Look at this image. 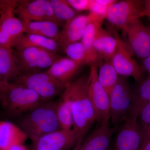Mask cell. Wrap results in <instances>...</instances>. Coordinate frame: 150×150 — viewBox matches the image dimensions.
<instances>
[{"mask_svg": "<svg viewBox=\"0 0 150 150\" xmlns=\"http://www.w3.org/2000/svg\"><path fill=\"white\" fill-rule=\"evenodd\" d=\"M85 65L69 58H62L57 60L46 72L67 86L72 82L80 69Z\"/></svg>", "mask_w": 150, "mask_h": 150, "instance_id": "cell-17", "label": "cell"}, {"mask_svg": "<svg viewBox=\"0 0 150 150\" xmlns=\"http://www.w3.org/2000/svg\"><path fill=\"white\" fill-rule=\"evenodd\" d=\"M16 1L0 0V46L12 48L16 39L25 33L23 23L14 13Z\"/></svg>", "mask_w": 150, "mask_h": 150, "instance_id": "cell-5", "label": "cell"}, {"mask_svg": "<svg viewBox=\"0 0 150 150\" xmlns=\"http://www.w3.org/2000/svg\"><path fill=\"white\" fill-rule=\"evenodd\" d=\"M147 29L148 33H149V36L150 41V25L147 26Z\"/></svg>", "mask_w": 150, "mask_h": 150, "instance_id": "cell-38", "label": "cell"}, {"mask_svg": "<svg viewBox=\"0 0 150 150\" xmlns=\"http://www.w3.org/2000/svg\"><path fill=\"white\" fill-rule=\"evenodd\" d=\"M89 75L83 76L72 82L67 87L72 101L73 130L76 134L78 144L83 137L95 121L96 115L88 96Z\"/></svg>", "mask_w": 150, "mask_h": 150, "instance_id": "cell-1", "label": "cell"}, {"mask_svg": "<svg viewBox=\"0 0 150 150\" xmlns=\"http://www.w3.org/2000/svg\"><path fill=\"white\" fill-rule=\"evenodd\" d=\"M74 150H77L76 149V147H75L74 149Z\"/></svg>", "mask_w": 150, "mask_h": 150, "instance_id": "cell-39", "label": "cell"}, {"mask_svg": "<svg viewBox=\"0 0 150 150\" xmlns=\"http://www.w3.org/2000/svg\"><path fill=\"white\" fill-rule=\"evenodd\" d=\"M33 142L34 150H68L77 144L78 141L73 129H61L46 134Z\"/></svg>", "mask_w": 150, "mask_h": 150, "instance_id": "cell-13", "label": "cell"}, {"mask_svg": "<svg viewBox=\"0 0 150 150\" xmlns=\"http://www.w3.org/2000/svg\"><path fill=\"white\" fill-rule=\"evenodd\" d=\"M133 92V100L129 118H137L146 105L150 103V76L144 80Z\"/></svg>", "mask_w": 150, "mask_h": 150, "instance_id": "cell-23", "label": "cell"}, {"mask_svg": "<svg viewBox=\"0 0 150 150\" xmlns=\"http://www.w3.org/2000/svg\"><path fill=\"white\" fill-rule=\"evenodd\" d=\"M50 2L55 16L65 23L76 16V11L71 7L67 1L50 0Z\"/></svg>", "mask_w": 150, "mask_h": 150, "instance_id": "cell-27", "label": "cell"}, {"mask_svg": "<svg viewBox=\"0 0 150 150\" xmlns=\"http://www.w3.org/2000/svg\"><path fill=\"white\" fill-rule=\"evenodd\" d=\"M109 8L100 4L97 0H91L90 6L89 11L92 13L105 19L106 18Z\"/></svg>", "mask_w": 150, "mask_h": 150, "instance_id": "cell-30", "label": "cell"}, {"mask_svg": "<svg viewBox=\"0 0 150 150\" xmlns=\"http://www.w3.org/2000/svg\"><path fill=\"white\" fill-rule=\"evenodd\" d=\"M64 52L68 58L74 61L81 62L85 65H91L85 47L81 42L70 44L65 48Z\"/></svg>", "mask_w": 150, "mask_h": 150, "instance_id": "cell-28", "label": "cell"}, {"mask_svg": "<svg viewBox=\"0 0 150 150\" xmlns=\"http://www.w3.org/2000/svg\"><path fill=\"white\" fill-rule=\"evenodd\" d=\"M117 48L111 62L118 75L131 77L138 82L144 81L143 70L132 57V52L128 45L116 33Z\"/></svg>", "mask_w": 150, "mask_h": 150, "instance_id": "cell-11", "label": "cell"}, {"mask_svg": "<svg viewBox=\"0 0 150 150\" xmlns=\"http://www.w3.org/2000/svg\"><path fill=\"white\" fill-rule=\"evenodd\" d=\"M1 112H0V116H1Z\"/></svg>", "mask_w": 150, "mask_h": 150, "instance_id": "cell-41", "label": "cell"}, {"mask_svg": "<svg viewBox=\"0 0 150 150\" xmlns=\"http://www.w3.org/2000/svg\"><path fill=\"white\" fill-rule=\"evenodd\" d=\"M4 82L5 81H4L2 79L1 76H0V91H1L2 87L3 84H4Z\"/></svg>", "mask_w": 150, "mask_h": 150, "instance_id": "cell-37", "label": "cell"}, {"mask_svg": "<svg viewBox=\"0 0 150 150\" xmlns=\"http://www.w3.org/2000/svg\"><path fill=\"white\" fill-rule=\"evenodd\" d=\"M128 39L130 50L143 59L150 56V41L146 27L140 20L129 25L123 30Z\"/></svg>", "mask_w": 150, "mask_h": 150, "instance_id": "cell-12", "label": "cell"}, {"mask_svg": "<svg viewBox=\"0 0 150 150\" xmlns=\"http://www.w3.org/2000/svg\"><path fill=\"white\" fill-rule=\"evenodd\" d=\"M98 2L103 5L110 7L113 4L117 1L115 0H97Z\"/></svg>", "mask_w": 150, "mask_h": 150, "instance_id": "cell-35", "label": "cell"}, {"mask_svg": "<svg viewBox=\"0 0 150 150\" xmlns=\"http://www.w3.org/2000/svg\"><path fill=\"white\" fill-rule=\"evenodd\" d=\"M144 1H117L108 8L106 19L113 26L123 30L144 16Z\"/></svg>", "mask_w": 150, "mask_h": 150, "instance_id": "cell-9", "label": "cell"}, {"mask_svg": "<svg viewBox=\"0 0 150 150\" xmlns=\"http://www.w3.org/2000/svg\"><path fill=\"white\" fill-rule=\"evenodd\" d=\"M25 33L41 35L53 39L58 42L60 36L59 26L54 23L48 21H21Z\"/></svg>", "mask_w": 150, "mask_h": 150, "instance_id": "cell-24", "label": "cell"}, {"mask_svg": "<svg viewBox=\"0 0 150 150\" xmlns=\"http://www.w3.org/2000/svg\"><path fill=\"white\" fill-rule=\"evenodd\" d=\"M20 74L16 54L12 48L0 46V76L3 80L11 82Z\"/></svg>", "mask_w": 150, "mask_h": 150, "instance_id": "cell-19", "label": "cell"}, {"mask_svg": "<svg viewBox=\"0 0 150 150\" xmlns=\"http://www.w3.org/2000/svg\"><path fill=\"white\" fill-rule=\"evenodd\" d=\"M143 67L144 69L149 73L150 76V56L143 59Z\"/></svg>", "mask_w": 150, "mask_h": 150, "instance_id": "cell-34", "label": "cell"}, {"mask_svg": "<svg viewBox=\"0 0 150 150\" xmlns=\"http://www.w3.org/2000/svg\"><path fill=\"white\" fill-rule=\"evenodd\" d=\"M98 79L100 83L109 95L119 79L111 61L105 62L100 66L98 73Z\"/></svg>", "mask_w": 150, "mask_h": 150, "instance_id": "cell-26", "label": "cell"}, {"mask_svg": "<svg viewBox=\"0 0 150 150\" xmlns=\"http://www.w3.org/2000/svg\"><path fill=\"white\" fill-rule=\"evenodd\" d=\"M115 129L109 124L101 123L84 142L75 146L77 150H111L110 142Z\"/></svg>", "mask_w": 150, "mask_h": 150, "instance_id": "cell-16", "label": "cell"}, {"mask_svg": "<svg viewBox=\"0 0 150 150\" xmlns=\"http://www.w3.org/2000/svg\"><path fill=\"white\" fill-rule=\"evenodd\" d=\"M57 114L61 129H72L74 122L72 101L69 89L66 88L60 99L57 101Z\"/></svg>", "mask_w": 150, "mask_h": 150, "instance_id": "cell-25", "label": "cell"}, {"mask_svg": "<svg viewBox=\"0 0 150 150\" xmlns=\"http://www.w3.org/2000/svg\"><path fill=\"white\" fill-rule=\"evenodd\" d=\"M88 22V16L80 15L66 23L60 31L57 42L60 49L64 51L70 44L81 40Z\"/></svg>", "mask_w": 150, "mask_h": 150, "instance_id": "cell-15", "label": "cell"}, {"mask_svg": "<svg viewBox=\"0 0 150 150\" xmlns=\"http://www.w3.org/2000/svg\"><path fill=\"white\" fill-rule=\"evenodd\" d=\"M16 55L21 74L23 75L38 73V70L51 67L62 57L47 49L33 47L17 51Z\"/></svg>", "mask_w": 150, "mask_h": 150, "instance_id": "cell-6", "label": "cell"}, {"mask_svg": "<svg viewBox=\"0 0 150 150\" xmlns=\"http://www.w3.org/2000/svg\"><path fill=\"white\" fill-rule=\"evenodd\" d=\"M57 101L43 103L18 118V127L34 142L61 129L57 114Z\"/></svg>", "mask_w": 150, "mask_h": 150, "instance_id": "cell-2", "label": "cell"}, {"mask_svg": "<svg viewBox=\"0 0 150 150\" xmlns=\"http://www.w3.org/2000/svg\"><path fill=\"white\" fill-rule=\"evenodd\" d=\"M110 120L116 129L129 118L133 92L126 81L119 79L109 95Z\"/></svg>", "mask_w": 150, "mask_h": 150, "instance_id": "cell-7", "label": "cell"}, {"mask_svg": "<svg viewBox=\"0 0 150 150\" xmlns=\"http://www.w3.org/2000/svg\"><path fill=\"white\" fill-rule=\"evenodd\" d=\"M139 150H150V133H142V142Z\"/></svg>", "mask_w": 150, "mask_h": 150, "instance_id": "cell-32", "label": "cell"}, {"mask_svg": "<svg viewBox=\"0 0 150 150\" xmlns=\"http://www.w3.org/2000/svg\"><path fill=\"white\" fill-rule=\"evenodd\" d=\"M28 139L18 126L8 121H0V150L23 144Z\"/></svg>", "mask_w": 150, "mask_h": 150, "instance_id": "cell-21", "label": "cell"}, {"mask_svg": "<svg viewBox=\"0 0 150 150\" xmlns=\"http://www.w3.org/2000/svg\"><path fill=\"white\" fill-rule=\"evenodd\" d=\"M88 16V22L81 39L86 48L91 66H96L99 61L98 55L94 48L93 43L96 35L102 28L104 19L90 12Z\"/></svg>", "mask_w": 150, "mask_h": 150, "instance_id": "cell-18", "label": "cell"}, {"mask_svg": "<svg viewBox=\"0 0 150 150\" xmlns=\"http://www.w3.org/2000/svg\"><path fill=\"white\" fill-rule=\"evenodd\" d=\"M142 140V131L137 119L128 118L119 129L113 150H139Z\"/></svg>", "mask_w": 150, "mask_h": 150, "instance_id": "cell-14", "label": "cell"}, {"mask_svg": "<svg viewBox=\"0 0 150 150\" xmlns=\"http://www.w3.org/2000/svg\"><path fill=\"white\" fill-rule=\"evenodd\" d=\"M4 150H28L23 144L16 145Z\"/></svg>", "mask_w": 150, "mask_h": 150, "instance_id": "cell-36", "label": "cell"}, {"mask_svg": "<svg viewBox=\"0 0 150 150\" xmlns=\"http://www.w3.org/2000/svg\"><path fill=\"white\" fill-rule=\"evenodd\" d=\"M144 9L143 16L147 17L150 16V0L144 1Z\"/></svg>", "mask_w": 150, "mask_h": 150, "instance_id": "cell-33", "label": "cell"}, {"mask_svg": "<svg viewBox=\"0 0 150 150\" xmlns=\"http://www.w3.org/2000/svg\"><path fill=\"white\" fill-rule=\"evenodd\" d=\"M116 33L114 36L106 30L101 28L96 35L93 46L98 55L99 60L111 61L117 48Z\"/></svg>", "mask_w": 150, "mask_h": 150, "instance_id": "cell-20", "label": "cell"}, {"mask_svg": "<svg viewBox=\"0 0 150 150\" xmlns=\"http://www.w3.org/2000/svg\"><path fill=\"white\" fill-rule=\"evenodd\" d=\"M96 66H91L89 74L88 96L93 105L96 121L109 124L110 120V99L108 94L100 83Z\"/></svg>", "mask_w": 150, "mask_h": 150, "instance_id": "cell-10", "label": "cell"}, {"mask_svg": "<svg viewBox=\"0 0 150 150\" xmlns=\"http://www.w3.org/2000/svg\"><path fill=\"white\" fill-rule=\"evenodd\" d=\"M14 13L21 21H51L59 27L65 24L55 16L48 0L17 1Z\"/></svg>", "mask_w": 150, "mask_h": 150, "instance_id": "cell-8", "label": "cell"}, {"mask_svg": "<svg viewBox=\"0 0 150 150\" xmlns=\"http://www.w3.org/2000/svg\"><path fill=\"white\" fill-rule=\"evenodd\" d=\"M13 82L35 92L43 103L51 102L67 87L46 72L21 74Z\"/></svg>", "mask_w": 150, "mask_h": 150, "instance_id": "cell-4", "label": "cell"}, {"mask_svg": "<svg viewBox=\"0 0 150 150\" xmlns=\"http://www.w3.org/2000/svg\"><path fill=\"white\" fill-rule=\"evenodd\" d=\"M72 8L78 11L89 10L91 0H67Z\"/></svg>", "mask_w": 150, "mask_h": 150, "instance_id": "cell-31", "label": "cell"}, {"mask_svg": "<svg viewBox=\"0 0 150 150\" xmlns=\"http://www.w3.org/2000/svg\"><path fill=\"white\" fill-rule=\"evenodd\" d=\"M32 47L44 48L57 53L60 49L58 43L53 39L27 33H24L19 36L16 40L12 48L13 47L18 51L23 48Z\"/></svg>", "mask_w": 150, "mask_h": 150, "instance_id": "cell-22", "label": "cell"}, {"mask_svg": "<svg viewBox=\"0 0 150 150\" xmlns=\"http://www.w3.org/2000/svg\"><path fill=\"white\" fill-rule=\"evenodd\" d=\"M142 133H150V103L143 108L137 118Z\"/></svg>", "mask_w": 150, "mask_h": 150, "instance_id": "cell-29", "label": "cell"}, {"mask_svg": "<svg viewBox=\"0 0 150 150\" xmlns=\"http://www.w3.org/2000/svg\"><path fill=\"white\" fill-rule=\"evenodd\" d=\"M43 103L35 92L14 82H4L0 91V103L11 117L19 118Z\"/></svg>", "mask_w": 150, "mask_h": 150, "instance_id": "cell-3", "label": "cell"}, {"mask_svg": "<svg viewBox=\"0 0 150 150\" xmlns=\"http://www.w3.org/2000/svg\"><path fill=\"white\" fill-rule=\"evenodd\" d=\"M148 17L150 19V16H148Z\"/></svg>", "mask_w": 150, "mask_h": 150, "instance_id": "cell-40", "label": "cell"}]
</instances>
